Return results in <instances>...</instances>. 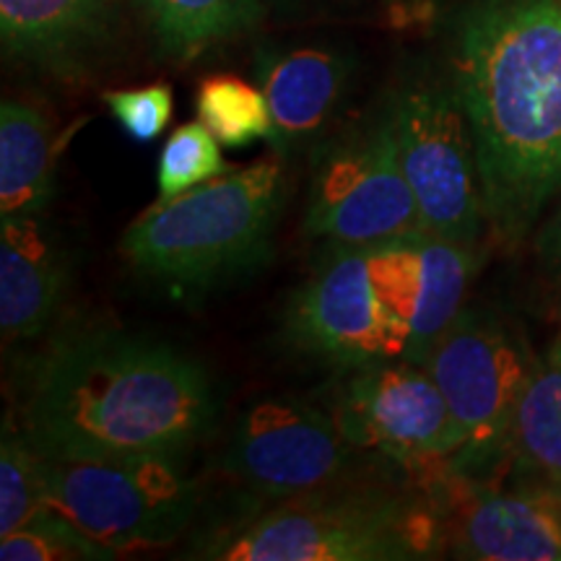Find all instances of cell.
<instances>
[{
  "label": "cell",
  "mask_w": 561,
  "mask_h": 561,
  "mask_svg": "<svg viewBox=\"0 0 561 561\" xmlns=\"http://www.w3.org/2000/svg\"><path fill=\"white\" fill-rule=\"evenodd\" d=\"M104 104L121 128L138 144H149L164 133L172 121L174 94L170 83H146V87L104 91Z\"/></svg>",
  "instance_id": "cell-23"
},
{
  "label": "cell",
  "mask_w": 561,
  "mask_h": 561,
  "mask_svg": "<svg viewBox=\"0 0 561 561\" xmlns=\"http://www.w3.org/2000/svg\"><path fill=\"white\" fill-rule=\"evenodd\" d=\"M45 510L112 557L157 549L185 533L201 489L174 458L60 460L42 455Z\"/></svg>",
  "instance_id": "cell-6"
},
{
  "label": "cell",
  "mask_w": 561,
  "mask_h": 561,
  "mask_svg": "<svg viewBox=\"0 0 561 561\" xmlns=\"http://www.w3.org/2000/svg\"><path fill=\"white\" fill-rule=\"evenodd\" d=\"M224 172L227 161L221 157L219 138L201 121L180 125L167 138L159 157V198H174Z\"/></svg>",
  "instance_id": "cell-21"
},
{
  "label": "cell",
  "mask_w": 561,
  "mask_h": 561,
  "mask_svg": "<svg viewBox=\"0 0 561 561\" xmlns=\"http://www.w3.org/2000/svg\"><path fill=\"white\" fill-rule=\"evenodd\" d=\"M45 512L42 453L5 421L0 442V536L26 528Z\"/></svg>",
  "instance_id": "cell-20"
},
{
  "label": "cell",
  "mask_w": 561,
  "mask_h": 561,
  "mask_svg": "<svg viewBox=\"0 0 561 561\" xmlns=\"http://www.w3.org/2000/svg\"><path fill=\"white\" fill-rule=\"evenodd\" d=\"M3 561H70V559H115L102 546L89 541L53 512H42L26 528L0 536Z\"/></svg>",
  "instance_id": "cell-22"
},
{
  "label": "cell",
  "mask_w": 561,
  "mask_h": 561,
  "mask_svg": "<svg viewBox=\"0 0 561 561\" xmlns=\"http://www.w3.org/2000/svg\"><path fill=\"white\" fill-rule=\"evenodd\" d=\"M70 289V255L42 216L0 221V328L5 343L50 331Z\"/></svg>",
  "instance_id": "cell-15"
},
{
  "label": "cell",
  "mask_w": 561,
  "mask_h": 561,
  "mask_svg": "<svg viewBox=\"0 0 561 561\" xmlns=\"http://www.w3.org/2000/svg\"><path fill=\"white\" fill-rule=\"evenodd\" d=\"M515 483L561 486V335L533 359L510 426Z\"/></svg>",
  "instance_id": "cell-18"
},
{
  "label": "cell",
  "mask_w": 561,
  "mask_h": 561,
  "mask_svg": "<svg viewBox=\"0 0 561 561\" xmlns=\"http://www.w3.org/2000/svg\"><path fill=\"white\" fill-rule=\"evenodd\" d=\"M328 411L351 445L413 471L460 450L450 405L419 362L348 367Z\"/></svg>",
  "instance_id": "cell-10"
},
{
  "label": "cell",
  "mask_w": 561,
  "mask_h": 561,
  "mask_svg": "<svg viewBox=\"0 0 561 561\" xmlns=\"http://www.w3.org/2000/svg\"><path fill=\"white\" fill-rule=\"evenodd\" d=\"M268 5L284 13H297V16H301L307 11H322L325 5H346V0H268Z\"/></svg>",
  "instance_id": "cell-25"
},
{
  "label": "cell",
  "mask_w": 561,
  "mask_h": 561,
  "mask_svg": "<svg viewBox=\"0 0 561 561\" xmlns=\"http://www.w3.org/2000/svg\"><path fill=\"white\" fill-rule=\"evenodd\" d=\"M533 359L523 333L486 307L466 305L439 335L424 367L460 432V450L447 460L450 473L481 483L507 466L512 416Z\"/></svg>",
  "instance_id": "cell-7"
},
{
  "label": "cell",
  "mask_w": 561,
  "mask_h": 561,
  "mask_svg": "<svg viewBox=\"0 0 561 561\" xmlns=\"http://www.w3.org/2000/svg\"><path fill=\"white\" fill-rule=\"evenodd\" d=\"M164 60H198L263 24L268 0H133Z\"/></svg>",
  "instance_id": "cell-17"
},
{
  "label": "cell",
  "mask_w": 561,
  "mask_h": 561,
  "mask_svg": "<svg viewBox=\"0 0 561 561\" xmlns=\"http://www.w3.org/2000/svg\"><path fill=\"white\" fill-rule=\"evenodd\" d=\"M557 208L549 216V221L543 224L541 234H538L536 250H538V261H541L543 276L549 280L553 299L561 307V191L557 195Z\"/></svg>",
  "instance_id": "cell-24"
},
{
  "label": "cell",
  "mask_w": 561,
  "mask_h": 561,
  "mask_svg": "<svg viewBox=\"0 0 561 561\" xmlns=\"http://www.w3.org/2000/svg\"><path fill=\"white\" fill-rule=\"evenodd\" d=\"M354 66L333 47L268 50L257 58V81L271 110V144L280 159L318 149L346 100Z\"/></svg>",
  "instance_id": "cell-14"
},
{
  "label": "cell",
  "mask_w": 561,
  "mask_h": 561,
  "mask_svg": "<svg viewBox=\"0 0 561 561\" xmlns=\"http://www.w3.org/2000/svg\"><path fill=\"white\" fill-rule=\"evenodd\" d=\"M453 79L479 151L489 240L515 250L561 191V0H479Z\"/></svg>",
  "instance_id": "cell-2"
},
{
  "label": "cell",
  "mask_w": 561,
  "mask_h": 561,
  "mask_svg": "<svg viewBox=\"0 0 561 561\" xmlns=\"http://www.w3.org/2000/svg\"><path fill=\"white\" fill-rule=\"evenodd\" d=\"M483 250L419 234L328 248L286 307V341L341 367L424 364L468 305Z\"/></svg>",
  "instance_id": "cell-3"
},
{
  "label": "cell",
  "mask_w": 561,
  "mask_h": 561,
  "mask_svg": "<svg viewBox=\"0 0 561 561\" xmlns=\"http://www.w3.org/2000/svg\"><path fill=\"white\" fill-rule=\"evenodd\" d=\"M284 198L276 153L159 198L125 229L121 252L133 271L170 291L219 289L268 263Z\"/></svg>",
  "instance_id": "cell-4"
},
{
  "label": "cell",
  "mask_w": 561,
  "mask_h": 561,
  "mask_svg": "<svg viewBox=\"0 0 561 561\" xmlns=\"http://www.w3.org/2000/svg\"><path fill=\"white\" fill-rule=\"evenodd\" d=\"M117 0H0L5 60L60 81L89 76L110 53Z\"/></svg>",
  "instance_id": "cell-13"
},
{
  "label": "cell",
  "mask_w": 561,
  "mask_h": 561,
  "mask_svg": "<svg viewBox=\"0 0 561 561\" xmlns=\"http://www.w3.org/2000/svg\"><path fill=\"white\" fill-rule=\"evenodd\" d=\"M305 231L328 248L424 231L385 102L367 121L314 149Z\"/></svg>",
  "instance_id": "cell-9"
},
{
  "label": "cell",
  "mask_w": 561,
  "mask_h": 561,
  "mask_svg": "<svg viewBox=\"0 0 561 561\" xmlns=\"http://www.w3.org/2000/svg\"><path fill=\"white\" fill-rule=\"evenodd\" d=\"M198 121L229 149H240L252 140L271 138L273 121L263 89L237 76H208L195 94Z\"/></svg>",
  "instance_id": "cell-19"
},
{
  "label": "cell",
  "mask_w": 561,
  "mask_h": 561,
  "mask_svg": "<svg viewBox=\"0 0 561 561\" xmlns=\"http://www.w3.org/2000/svg\"><path fill=\"white\" fill-rule=\"evenodd\" d=\"M445 546L476 561H561V486L515 483L460 494Z\"/></svg>",
  "instance_id": "cell-12"
},
{
  "label": "cell",
  "mask_w": 561,
  "mask_h": 561,
  "mask_svg": "<svg viewBox=\"0 0 561 561\" xmlns=\"http://www.w3.org/2000/svg\"><path fill=\"white\" fill-rule=\"evenodd\" d=\"M421 229L481 248L489 240L479 151L460 91L437 76L405 73L385 96Z\"/></svg>",
  "instance_id": "cell-8"
},
{
  "label": "cell",
  "mask_w": 561,
  "mask_h": 561,
  "mask_svg": "<svg viewBox=\"0 0 561 561\" xmlns=\"http://www.w3.org/2000/svg\"><path fill=\"white\" fill-rule=\"evenodd\" d=\"M219 413L214 377L187 351L149 335L89 328L42 351L19 430L47 458L180 460L208 439Z\"/></svg>",
  "instance_id": "cell-1"
},
{
  "label": "cell",
  "mask_w": 561,
  "mask_h": 561,
  "mask_svg": "<svg viewBox=\"0 0 561 561\" xmlns=\"http://www.w3.org/2000/svg\"><path fill=\"white\" fill-rule=\"evenodd\" d=\"M68 138L70 130H58L37 102L5 96L0 104V221L47 214Z\"/></svg>",
  "instance_id": "cell-16"
},
{
  "label": "cell",
  "mask_w": 561,
  "mask_h": 561,
  "mask_svg": "<svg viewBox=\"0 0 561 561\" xmlns=\"http://www.w3.org/2000/svg\"><path fill=\"white\" fill-rule=\"evenodd\" d=\"M445 546V523L426 496L343 479L237 525L203 553L221 561H409Z\"/></svg>",
  "instance_id": "cell-5"
},
{
  "label": "cell",
  "mask_w": 561,
  "mask_h": 561,
  "mask_svg": "<svg viewBox=\"0 0 561 561\" xmlns=\"http://www.w3.org/2000/svg\"><path fill=\"white\" fill-rule=\"evenodd\" d=\"M362 453L331 411L297 398H265L237 421L224 471L255 494L291 500L351 479Z\"/></svg>",
  "instance_id": "cell-11"
}]
</instances>
